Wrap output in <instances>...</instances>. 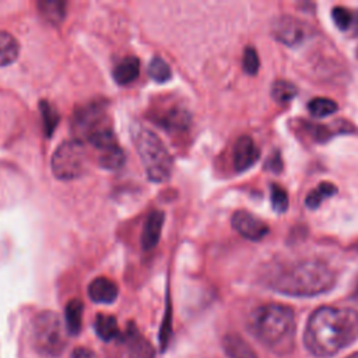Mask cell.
I'll list each match as a JSON object with an SVG mask.
<instances>
[{"instance_id": "cell-1", "label": "cell", "mask_w": 358, "mask_h": 358, "mask_svg": "<svg viewBox=\"0 0 358 358\" xmlns=\"http://www.w3.org/2000/svg\"><path fill=\"white\" fill-rule=\"evenodd\" d=\"M358 338V310L352 308L320 306L306 322L303 344L317 358H330Z\"/></svg>"}, {"instance_id": "cell-2", "label": "cell", "mask_w": 358, "mask_h": 358, "mask_svg": "<svg viewBox=\"0 0 358 358\" xmlns=\"http://www.w3.org/2000/svg\"><path fill=\"white\" fill-rule=\"evenodd\" d=\"M334 284V271L326 263L312 259L280 266L267 278V285L275 292L298 298L324 294Z\"/></svg>"}, {"instance_id": "cell-3", "label": "cell", "mask_w": 358, "mask_h": 358, "mask_svg": "<svg viewBox=\"0 0 358 358\" xmlns=\"http://www.w3.org/2000/svg\"><path fill=\"white\" fill-rule=\"evenodd\" d=\"M253 336L273 354L287 355L295 348V313L282 303L257 306L249 317Z\"/></svg>"}, {"instance_id": "cell-4", "label": "cell", "mask_w": 358, "mask_h": 358, "mask_svg": "<svg viewBox=\"0 0 358 358\" xmlns=\"http://www.w3.org/2000/svg\"><path fill=\"white\" fill-rule=\"evenodd\" d=\"M134 148L144 165L147 176L152 182H165L172 173V157L161 138L140 123L130 127Z\"/></svg>"}, {"instance_id": "cell-5", "label": "cell", "mask_w": 358, "mask_h": 358, "mask_svg": "<svg viewBox=\"0 0 358 358\" xmlns=\"http://www.w3.org/2000/svg\"><path fill=\"white\" fill-rule=\"evenodd\" d=\"M31 344L36 352L45 357L60 355L66 345V331L62 319L52 310L38 313L31 323Z\"/></svg>"}, {"instance_id": "cell-6", "label": "cell", "mask_w": 358, "mask_h": 358, "mask_svg": "<svg viewBox=\"0 0 358 358\" xmlns=\"http://www.w3.org/2000/svg\"><path fill=\"white\" fill-rule=\"evenodd\" d=\"M71 129L77 140H85L92 145L113 134L105 103L98 101L76 109L71 119Z\"/></svg>"}, {"instance_id": "cell-7", "label": "cell", "mask_w": 358, "mask_h": 358, "mask_svg": "<svg viewBox=\"0 0 358 358\" xmlns=\"http://www.w3.org/2000/svg\"><path fill=\"white\" fill-rule=\"evenodd\" d=\"M88 157L83 141L66 140L53 152L50 166L53 175L60 180L80 178L87 168Z\"/></svg>"}, {"instance_id": "cell-8", "label": "cell", "mask_w": 358, "mask_h": 358, "mask_svg": "<svg viewBox=\"0 0 358 358\" xmlns=\"http://www.w3.org/2000/svg\"><path fill=\"white\" fill-rule=\"evenodd\" d=\"M271 32L277 41L287 46L299 45L305 38V28L302 22L294 17L282 15L273 22Z\"/></svg>"}, {"instance_id": "cell-9", "label": "cell", "mask_w": 358, "mask_h": 358, "mask_svg": "<svg viewBox=\"0 0 358 358\" xmlns=\"http://www.w3.org/2000/svg\"><path fill=\"white\" fill-rule=\"evenodd\" d=\"M231 222L238 234L250 241H260L268 234V227L260 218L243 210L234 213Z\"/></svg>"}, {"instance_id": "cell-10", "label": "cell", "mask_w": 358, "mask_h": 358, "mask_svg": "<svg viewBox=\"0 0 358 358\" xmlns=\"http://www.w3.org/2000/svg\"><path fill=\"white\" fill-rule=\"evenodd\" d=\"M122 343L126 347L129 358H155V350L152 344L138 331L134 323H129L124 334L122 336Z\"/></svg>"}, {"instance_id": "cell-11", "label": "cell", "mask_w": 358, "mask_h": 358, "mask_svg": "<svg viewBox=\"0 0 358 358\" xmlns=\"http://www.w3.org/2000/svg\"><path fill=\"white\" fill-rule=\"evenodd\" d=\"M260 151L249 136H241L234 145V166L238 172L252 168L259 159Z\"/></svg>"}, {"instance_id": "cell-12", "label": "cell", "mask_w": 358, "mask_h": 358, "mask_svg": "<svg viewBox=\"0 0 358 358\" xmlns=\"http://www.w3.org/2000/svg\"><path fill=\"white\" fill-rule=\"evenodd\" d=\"M117 294V285L106 277H98L88 285V296L95 303H112Z\"/></svg>"}, {"instance_id": "cell-13", "label": "cell", "mask_w": 358, "mask_h": 358, "mask_svg": "<svg viewBox=\"0 0 358 358\" xmlns=\"http://www.w3.org/2000/svg\"><path fill=\"white\" fill-rule=\"evenodd\" d=\"M164 218H165L164 213L158 210H154L152 213L148 214L143 228V234H141V246L144 250H150L158 243L161 236V229L164 225Z\"/></svg>"}, {"instance_id": "cell-14", "label": "cell", "mask_w": 358, "mask_h": 358, "mask_svg": "<svg viewBox=\"0 0 358 358\" xmlns=\"http://www.w3.org/2000/svg\"><path fill=\"white\" fill-rule=\"evenodd\" d=\"M222 347L228 358H259L253 348L238 334H227Z\"/></svg>"}, {"instance_id": "cell-15", "label": "cell", "mask_w": 358, "mask_h": 358, "mask_svg": "<svg viewBox=\"0 0 358 358\" xmlns=\"http://www.w3.org/2000/svg\"><path fill=\"white\" fill-rule=\"evenodd\" d=\"M140 73V62L134 56H127L122 59L113 69V78L117 84L126 85L137 78Z\"/></svg>"}, {"instance_id": "cell-16", "label": "cell", "mask_w": 358, "mask_h": 358, "mask_svg": "<svg viewBox=\"0 0 358 358\" xmlns=\"http://www.w3.org/2000/svg\"><path fill=\"white\" fill-rule=\"evenodd\" d=\"M83 302L80 299H71L66 305L64 309V322H66V331L70 336H77L81 330L83 324Z\"/></svg>"}, {"instance_id": "cell-17", "label": "cell", "mask_w": 358, "mask_h": 358, "mask_svg": "<svg viewBox=\"0 0 358 358\" xmlns=\"http://www.w3.org/2000/svg\"><path fill=\"white\" fill-rule=\"evenodd\" d=\"M94 327H95V333L98 334V337L103 341H112V340L117 338L120 334L117 322H116L115 316H112V315L99 313L95 319Z\"/></svg>"}, {"instance_id": "cell-18", "label": "cell", "mask_w": 358, "mask_h": 358, "mask_svg": "<svg viewBox=\"0 0 358 358\" xmlns=\"http://www.w3.org/2000/svg\"><path fill=\"white\" fill-rule=\"evenodd\" d=\"M18 55L20 45L17 39L11 34L0 31V67L14 63Z\"/></svg>"}, {"instance_id": "cell-19", "label": "cell", "mask_w": 358, "mask_h": 358, "mask_svg": "<svg viewBox=\"0 0 358 358\" xmlns=\"http://www.w3.org/2000/svg\"><path fill=\"white\" fill-rule=\"evenodd\" d=\"M337 193V187L331 183V182H322L319 183L315 189H312L306 199H305V204L308 208L315 210L326 199L331 197L333 194Z\"/></svg>"}, {"instance_id": "cell-20", "label": "cell", "mask_w": 358, "mask_h": 358, "mask_svg": "<svg viewBox=\"0 0 358 358\" xmlns=\"http://www.w3.org/2000/svg\"><path fill=\"white\" fill-rule=\"evenodd\" d=\"M98 162L106 169H119L124 164V152L119 144L98 151Z\"/></svg>"}, {"instance_id": "cell-21", "label": "cell", "mask_w": 358, "mask_h": 358, "mask_svg": "<svg viewBox=\"0 0 358 358\" xmlns=\"http://www.w3.org/2000/svg\"><path fill=\"white\" fill-rule=\"evenodd\" d=\"M38 8L43 18L50 24H60L64 18L66 4L63 1H39Z\"/></svg>"}, {"instance_id": "cell-22", "label": "cell", "mask_w": 358, "mask_h": 358, "mask_svg": "<svg viewBox=\"0 0 358 358\" xmlns=\"http://www.w3.org/2000/svg\"><path fill=\"white\" fill-rule=\"evenodd\" d=\"M296 92H298L296 87L287 80H277L271 87V96L278 103L291 102L295 98Z\"/></svg>"}, {"instance_id": "cell-23", "label": "cell", "mask_w": 358, "mask_h": 358, "mask_svg": "<svg viewBox=\"0 0 358 358\" xmlns=\"http://www.w3.org/2000/svg\"><path fill=\"white\" fill-rule=\"evenodd\" d=\"M308 109L312 116L315 117H324L331 113H334L338 109V105L336 101L324 96H317L309 101Z\"/></svg>"}, {"instance_id": "cell-24", "label": "cell", "mask_w": 358, "mask_h": 358, "mask_svg": "<svg viewBox=\"0 0 358 358\" xmlns=\"http://www.w3.org/2000/svg\"><path fill=\"white\" fill-rule=\"evenodd\" d=\"M148 76L157 83H165L172 77V71L165 60L154 57L148 64Z\"/></svg>"}, {"instance_id": "cell-25", "label": "cell", "mask_w": 358, "mask_h": 358, "mask_svg": "<svg viewBox=\"0 0 358 358\" xmlns=\"http://www.w3.org/2000/svg\"><path fill=\"white\" fill-rule=\"evenodd\" d=\"M39 109H41V113H42V122H43L45 133L49 137V136H52V133H53V130H55V127L57 126V122H59L57 110L53 108L52 103H49L46 101H41Z\"/></svg>"}, {"instance_id": "cell-26", "label": "cell", "mask_w": 358, "mask_h": 358, "mask_svg": "<svg viewBox=\"0 0 358 358\" xmlns=\"http://www.w3.org/2000/svg\"><path fill=\"white\" fill-rule=\"evenodd\" d=\"M270 200L271 207L277 213H285L288 208V194L285 189L277 183L270 185Z\"/></svg>"}, {"instance_id": "cell-27", "label": "cell", "mask_w": 358, "mask_h": 358, "mask_svg": "<svg viewBox=\"0 0 358 358\" xmlns=\"http://www.w3.org/2000/svg\"><path fill=\"white\" fill-rule=\"evenodd\" d=\"M331 17L334 24L337 25L338 29L341 31H347L351 28L352 25V20H354V14L351 13V10L343 7V6H337L333 7L331 10Z\"/></svg>"}, {"instance_id": "cell-28", "label": "cell", "mask_w": 358, "mask_h": 358, "mask_svg": "<svg viewBox=\"0 0 358 358\" xmlns=\"http://www.w3.org/2000/svg\"><path fill=\"white\" fill-rule=\"evenodd\" d=\"M242 66H243V70L250 76H255L259 71L260 62H259V56H257V52L255 50V48H252V46L245 48L243 57H242Z\"/></svg>"}, {"instance_id": "cell-29", "label": "cell", "mask_w": 358, "mask_h": 358, "mask_svg": "<svg viewBox=\"0 0 358 358\" xmlns=\"http://www.w3.org/2000/svg\"><path fill=\"white\" fill-rule=\"evenodd\" d=\"M264 169L266 171H271L278 173L282 169V161H281V155L280 152H274L264 164Z\"/></svg>"}, {"instance_id": "cell-30", "label": "cell", "mask_w": 358, "mask_h": 358, "mask_svg": "<svg viewBox=\"0 0 358 358\" xmlns=\"http://www.w3.org/2000/svg\"><path fill=\"white\" fill-rule=\"evenodd\" d=\"M71 358H98L95 355V352L90 348H85V347H77L73 354H71Z\"/></svg>"}, {"instance_id": "cell-31", "label": "cell", "mask_w": 358, "mask_h": 358, "mask_svg": "<svg viewBox=\"0 0 358 358\" xmlns=\"http://www.w3.org/2000/svg\"><path fill=\"white\" fill-rule=\"evenodd\" d=\"M351 34L352 36L358 35V11L354 14V20H352V25H351Z\"/></svg>"}, {"instance_id": "cell-32", "label": "cell", "mask_w": 358, "mask_h": 358, "mask_svg": "<svg viewBox=\"0 0 358 358\" xmlns=\"http://www.w3.org/2000/svg\"><path fill=\"white\" fill-rule=\"evenodd\" d=\"M354 301H355V303H357V306H358V287H357V291H355V294H354Z\"/></svg>"}, {"instance_id": "cell-33", "label": "cell", "mask_w": 358, "mask_h": 358, "mask_svg": "<svg viewBox=\"0 0 358 358\" xmlns=\"http://www.w3.org/2000/svg\"><path fill=\"white\" fill-rule=\"evenodd\" d=\"M345 358H358V352H354V354H351V355H348Z\"/></svg>"}, {"instance_id": "cell-34", "label": "cell", "mask_w": 358, "mask_h": 358, "mask_svg": "<svg viewBox=\"0 0 358 358\" xmlns=\"http://www.w3.org/2000/svg\"><path fill=\"white\" fill-rule=\"evenodd\" d=\"M357 57H358V49H357Z\"/></svg>"}]
</instances>
